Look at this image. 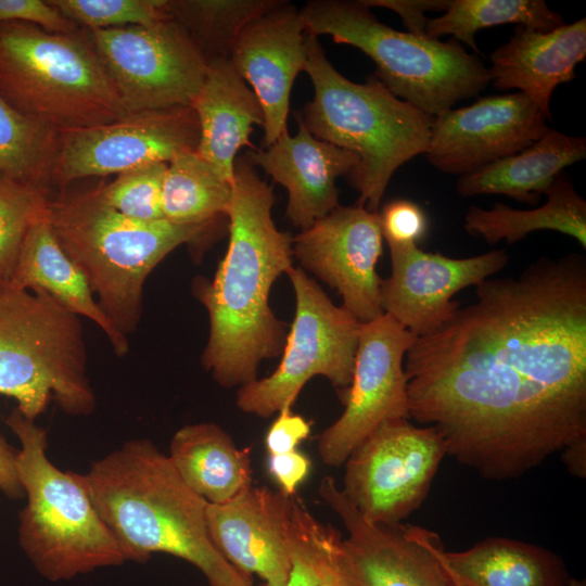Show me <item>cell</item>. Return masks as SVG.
Returning a JSON list of instances; mask_svg holds the SVG:
<instances>
[{"instance_id":"cell-33","label":"cell","mask_w":586,"mask_h":586,"mask_svg":"<svg viewBox=\"0 0 586 586\" xmlns=\"http://www.w3.org/2000/svg\"><path fill=\"white\" fill-rule=\"evenodd\" d=\"M342 537L337 528L322 523L293 499L292 570L285 586H351L341 564Z\"/></svg>"},{"instance_id":"cell-40","label":"cell","mask_w":586,"mask_h":586,"mask_svg":"<svg viewBox=\"0 0 586 586\" xmlns=\"http://www.w3.org/2000/svg\"><path fill=\"white\" fill-rule=\"evenodd\" d=\"M449 0H361L368 8H384L402 17L407 33L418 36H426V25L430 17L426 12H444Z\"/></svg>"},{"instance_id":"cell-1","label":"cell","mask_w":586,"mask_h":586,"mask_svg":"<svg viewBox=\"0 0 586 586\" xmlns=\"http://www.w3.org/2000/svg\"><path fill=\"white\" fill-rule=\"evenodd\" d=\"M409 417L489 481L586 442V258L540 257L486 279L404 358Z\"/></svg>"},{"instance_id":"cell-35","label":"cell","mask_w":586,"mask_h":586,"mask_svg":"<svg viewBox=\"0 0 586 586\" xmlns=\"http://www.w3.org/2000/svg\"><path fill=\"white\" fill-rule=\"evenodd\" d=\"M49 3L88 30L145 26L170 18L167 0H49Z\"/></svg>"},{"instance_id":"cell-22","label":"cell","mask_w":586,"mask_h":586,"mask_svg":"<svg viewBox=\"0 0 586 586\" xmlns=\"http://www.w3.org/2000/svg\"><path fill=\"white\" fill-rule=\"evenodd\" d=\"M585 58V17L551 30L518 26L511 38L491 53L488 74L495 89H517L550 114L553 91L575 78V67Z\"/></svg>"},{"instance_id":"cell-44","label":"cell","mask_w":586,"mask_h":586,"mask_svg":"<svg viewBox=\"0 0 586 586\" xmlns=\"http://www.w3.org/2000/svg\"><path fill=\"white\" fill-rule=\"evenodd\" d=\"M566 586H586V581L573 577L570 578Z\"/></svg>"},{"instance_id":"cell-10","label":"cell","mask_w":586,"mask_h":586,"mask_svg":"<svg viewBox=\"0 0 586 586\" xmlns=\"http://www.w3.org/2000/svg\"><path fill=\"white\" fill-rule=\"evenodd\" d=\"M286 275L295 294V315L281 360L271 374L237 392L238 408L260 418L293 407L316 375L328 379L341 400L353 378L361 322L336 306L302 268L292 267Z\"/></svg>"},{"instance_id":"cell-36","label":"cell","mask_w":586,"mask_h":586,"mask_svg":"<svg viewBox=\"0 0 586 586\" xmlns=\"http://www.w3.org/2000/svg\"><path fill=\"white\" fill-rule=\"evenodd\" d=\"M167 163H151L117 175L97 189L102 200L126 217L144 222L165 219L162 188Z\"/></svg>"},{"instance_id":"cell-16","label":"cell","mask_w":586,"mask_h":586,"mask_svg":"<svg viewBox=\"0 0 586 586\" xmlns=\"http://www.w3.org/2000/svg\"><path fill=\"white\" fill-rule=\"evenodd\" d=\"M383 240L379 212L340 205L293 237V258L305 272L335 289L342 306L367 323L384 314L382 279L375 270Z\"/></svg>"},{"instance_id":"cell-15","label":"cell","mask_w":586,"mask_h":586,"mask_svg":"<svg viewBox=\"0 0 586 586\" xmlns=\"http://www.w3.org/2000/svg\"><path fill=\"white\" fill-rule=\"evenodd\" d=\"M416 336L387 314L361 323L352 383L342 415L321 434L318 453L341 467L381 423L410 419L404 358Z\"/></svg>"},{"instance_id":"cell-19","label":"cell","mask_w":586,"mask_h":586,"mask_svg":"<svg viewBox=\"0 0 586 586\" xmlns=\"http://www.w3.org/2000/svg\"><path fill=\"white\" fill-rule=\"evenodd\" d=\"M293 497L266 487L243 488L222 504L206 506V525L217 551L264 586H285L292 570L290 527Z\"/></svg>"},{"instance_id":"cell-38","label":"cell","mask_w":586,"mask_h":586,"mask_svg":"<svg viewBox=\"0 0 586 586\" xmlns=\"http://www.w3.org/2000/svg\"><path fill=\"white\" fill-rule=\"evenodd\" d=\"M21 21L52 33L71 34L80 27L64 17L49 1L0 0V23Z\"/></svg>"},{"instance_id":"cell-11","label":"cell","mask_w":586,"mask_h":586,"mask_svg":"<svg viewBox=\"0 0 586 586\" xmlns=\"http://www.w3.org/2000/svg\"><path fill=\"white\" fill-rule=\"evenodd\" d=\"M446 456L433 426L386 420L346 459L342 491L368 521L400 523L422 505Z\"/></svg>"},{"instance_id":"cell-39","label":"cell","mask_w":586,"mask_h":586,"mask_svg":"<svg viewBox=\"0 0 586 586\" xmlns=\"http://www.w3.org/2000/svg\"><path fill=\"white\" fill-rule=\"evenodd\" d=\"M277 413L265 437L269 455L295 450L311 430V424L301 415L294 413L292 407H285Z\"/></svg>"},{"instance_id":"cell-43","label":"cell","mask_w":586,"mask_h":586,"mask_svg":"<svg viewBox=\"0 0 586 586\" xmlns=\"http://www.w3.org/2000/svg\"><path fill=\"white\" fill-rule=\"evenodd\" d=\"M561 460L569 473L578 479L586 476V442H577L560 453Z\"/></svg>"},{"instance_id":"cell-24","label":"cell","mask_w":586,"mask_h":586,"mask_svg":"<svg viewBox=\"0 0 586 586\" xmlns=\"http://www.w3.org/2000/svg\"><path fill=\"white\" fill-rule=\"evenodd\" d=\"M5 285L43 293L71 313L88 318L102 330L117 356L127 355L128 337L98 304L85 275L58 243L48 216L28 231Z\"/></svg>"},{"instance_id":"cell-18","label":"cell","mask_w":586,"mask_h":586,"mask_svg":"<svg viewBox=\"0 0 586 586\" xmlns=\"http://www.w3.org/2000/svg\"><path fill=\"white\" fill-rule=\"evenodd\" d=\"M387 245L392 270L381 281L382 309L416 337L450 318L460 306L453 300L457 292L499 272L510 258L505 250L451 258L415 243Z\"/></svg>"},{"instance_id":"cell-12","label":"cell","mask_w":586,"mask_h":586,"mask_svg":"<svg viewBox=\"0 0 586 586\" xmlns=\"http://www.w3.org/2000/svg\"><path fill=\"white\" fill-rule=\"evenodd\" d=\"M87 33L127 113L192 105L207 62L173 18Z\"/></svg>"},{"instance_id":"cell-21","label":"cell","mask_w":586,"mask_h":586,"mask_svg":"<svg viewBox=\"0 0 586 586\" xmlns=\"http://www.w3.org/2000/svg\"><path fill=\"white\" fill-rule=\"evenodd\" d=\"M296 122V135L291 136L286 129L271 144L250 151L245 157L286 189L285 216L304 230L340 206L335 181L346 177L358 160L314 137L298 115Z\"/></svg>"},{"instance_id":"cell-28","label":"cell","mask_w":586,"mask_h":586,"mask_svg":"<svg viewBox=\"0 0 586 586\" xmlns=\"http://www.w3.org/2000/svg\"><path fill=\"white\" fill-rule=\"evenodd\" d=\"M545 204L533 209H515L495 203L491 209L471 206L464 230L488 244H513L539 230H552L575 239L586 249V202L561 174L546 193Z\"/></svg>"},{"instance_id":"cell-3","label":"cell","mask_w":586,"mask_h":586,"mask_svg":"<svg viewBox=\"0 0 586 586\" xmlns=\"http://www.w3.org/2000/svg\"><path fill=\"white\" fill-rule=\"evenodd\" d=\"M79 476L127 561L142 563L163 552L196 566L208 586H256L214 547L207 501L151 441L125 442Z\"/></svg>"},{"instance_id":"cell-14","label":"cell","mask_w":586,"mask_h":586,"mask_svg":"<svg viewBox=\"0 0 586 586\" xmlns=\"http://www.w3.org/2000/svg\"><path fill=\"white\" fill-rule=\"evenodd\" d=\"M319 495L347 531L340 558L351 586H458L437 533L410 523L368 521L332 476L321 480Z\"/></svg>"},{"instance_id":"cell-7","label":"cell","mask_w":586,"mask_h":586,"mask_svg":"<svg viewBox=\"0 0 586 586\" xmlns=\"http://www.w3.org/2000/svg\"><path fill=\"white\" fill-rule=\"evenodd\" d=\"M300 14L308 34L365 53L374 77L395 97L435 117L489 84L488 67L455 39L442 41L394 29L361 0H310Z\"/></svg>"},{"instance_id":"cell-29","label":"cell","mask_w":586,"mask_h":586,"mask_svg":"<svg viewBox=\"0 0 586 586\" xmlns=\"http://www.w3.org/2000/svg\"><path fill=\"white\" fill-rule=\"evenodd\" d=\"M231 183L196 152L167 164L162 188L166 220L181 225H214L228 219Z\"/></svg>"},{"instance_id":"cell-2","label":"cell","mask_w":586,"mask_h":586,"mask_svg":"<svg viewBox=\"0 0 586 586\" xmlns=\"http://www.w3.org/2000/svg\"><path fill=\"white\" fill-rule=\"evenodd\" d=\"M272 188L245 155L234 162L229 242L213 280L198 277L193 293L209 317L202 365L224 387L257 379L265 359L281 356L285 324L269 306L275 281L293 267V238L272 219Z\"/></svg>"},{"instance_id":"cell-6","label":"cell","mask_w":586,"mask_h":586,"mask_svg":"<svg viewBox=\"0 0 586 586\" xmlns=\"http://www.w3.org/2000/svg\"><path fill=\"white\" fill-rule=\"evenodd\" d=\"M4 421L21 443L16 467L27 497L18 542L37 572L60 582L125 563L79 474L60 470L47 456V431L16 407Z\"/></svg>"},{"instance_id":"cell-9","label":"cell","mask_w":586,"mask_h":586,"mask_svg":"<svg viewBox=\"0 0 586 586\" xmlns=\"http://www.w3.org/2000/svg\"><path fill=\"white\" fill-rule=\"evenodd\" d=\"M0 394L36 420L51 402L69 416H89L97 399L87 374L80 317L50 296L0 289Z\"/></svg>"},{"instance_id":"cell-5","label":"cell","mask_w":586,"mask_h":586,"mask_svg":"<svg viewBox=\"0 0 586 586\" xmlns=\"http://www.w3.org/2000/svg\"><path fill=\"white\" fill-rule=\"evenodd\" d=\"M48 221L102 310L127 337L141 319L143 286L151 271L175 249L196 242L212 227L131 219L109 206L97 188L50 198Z\"/></svg>"},{"instance_id":"cell-20","label":"cell","mask_w":586,"mask_h":586,"mask_svg":"<svg viewBox=\"0 0 586 586\" xmlns=\"http://www.w3.org/2000/svg\"><path fill=\"white\" fill-rule=\"evenodd\" d=\"M307 30L300 10L280 2L240 33L230 62L254 91L264 112V146L284 130L296 76L307 64Z\"/></svg>"},{"instance_id":"cell-41","label":"cell","mask_w":586,"mask_h":586,"mask_svg":"<svg viewBox=\"0 0 586 586\" xmlns=\"http://www.w3.org/2000/svg\"><path fill=\"white\" fill-rule=\"evenodd\" d=\"M311 462L302 451L268 455V471L280 491L293 497L298 485L307 477Z\"/></svg>"},{"instance_id":"cell-13","label":"cell","mask_w":586,"mask_h":586,"mask_svg":"<svg viewBox=\"0 0 586 586\" xmlns=\"http://www.w3.org/2000/svg\"><path fill=\"white\" fill-rule=\"evenodd\" d=\"M199 141L200 125L192 105L139 111L107 124L61 131L53 186L119 175L151 163L168 164L196 152Z\"/></svg>"},{"instance_id":"cell-8","label":"cell","mask_w":586,"mask_h":586,"mask_svg":"<svg viewBox=\"0 0 586 586\" xmlns=\"http://www.w3.org/2000/svg\"><path fill=\"white\" fill-rule=\"evenodd\" d=\"M80 30L63 34L28 22L0 23V97L60 131L127 115L88 33Z\"/></svg>"},{"instance_id":"cell-30","label":"cell","mask_w":586,"mask_h":586,"mask_svg":"<svg viewBox=\"0 0 586 586\" xmlns=\"http://www.w3.org/2000/svg\"><path fill=\"white\" fill-rule=\"evenodd\" d=\"M61 131L21 113L0 97V174L49 191Z\"/></svg>"},{"instance_id":"cell-45","label":"cell","mask_w":586,"mask_h":586,"mask_svg":"<svg viewBox=\"0 0 586 586\" xmlns=\"http://www.w3.org/2000/svg\"><path fill=\"white\" fill-rule=\"evenodd\" d=\"M2 285H3V284H2L1 281H0V289L2 288Z\"/></svg>"},{"instance_id":"cell-34","label":"cell","mask_w":586,"mask_h":586,"mask_svg":"<svg viewBox=\"0 0 586 586\" xmlns=\"http://www.w3.org/2000/svg\"><path fill=\"white\" fill-rule=\"evenodd\" d=\"M49 191L0 174V281L13 273L22 244L38 221L47 218Z\"/></svg>"},{"instance_id":"cell-25","label":"cell","mask_w":586,"mask_h":586,"mask_svg":"<svg viewBox=\"0 0 586 586\" xmlns=\"http://www.w3.org/2000/svg\"><path fill=\"white\" fill-rule=\"evenodd\" d=\"M586 157V139L550 128L524 150L475 171L459 176L456 190L462 198L502 194L535 204L563 169Z\"/></svg>"},{"instance_id":"cell-37","label":"cell","mask_w":586,"mask_h":586,"mask_svg":"<svg viewBox=\"0 0 586 586\" xmlns=\"http://www.w3.org/2000/svg\"><path fill=\"white\" fill-rule=\"evenodd\" d=\"M383 239L387 243L411 244L421 240L428 230L422 208L409 200H395L379 212Z\"/></svg>"},{"instance_id":"cell-31","label":"cell","mask_w":586,"mask_h":586,"mask_svg":"<svg viewBox=\"0 0 586 586\" xmlns=\"http://www.w3.org/2000/svg\"><path fill=\"white\" fill-rule=\"evenodd\" d=\"M505 24L551 30L564 22L543 0H449L442 15L429 18L425 33L435 39L450 35L479 54L475 34Z\"/></svg>"},{"instance_id":"cell-4","label":"cell","mask_w":586,"mask_h":586,"mask_svg":"<svg viewBox=\"0 0 586 586\" xmlns=\"http://www.w3.org/2000/svg\"><path fill=\"white\" fill-rule=\"evenodd\" d=\"M306 35L305 72L314 98L298 115L319 140L357 156L346 178L358 191V205L379 212L394 173L428 148L434 117L392 94L374 76L359 84L328 60L318 39Z\"/></svg>"},{"instance_id":"cell-23","label":"cell","mask_w":586,"mask_h":586,"mask_svg":"<svg viewBox=\"0 0 586 586\" xmlns=\"http://www.w3.org/2000/svg\"><path fill=\"white\" fill-rule=\"evenodd\" d=\"M192 106L200 125L196 153L231 183L238 152L252 146L254 126H264L259 100L229 59L215 60L207 62Z\"/></svg>"},{"instance_id":"cell-27","label":"cell","mask_w":586,"mask_h":586,"mask_svg":"<svg viewBox=\"0 0 586 586\" xmlns=\"http://www.w3.org/2000/svg\"><path fill=\"white\" fill-rule=\"evenodd\" d=\"M458 586H566L563 560L538 545L488 537L461 551L445 552Z\"/></svg>"},{"instance_id":"cell-42","label":"cell","mask_w":586,"mask_h":586,"mask_svg":"<svg viewBox=\"0 0 586 586\" xmlns=\"http://www.w3.org/2000/svg\"><path fill=\"white\" fill-rule=\"evenodd\" d=\"M17 449L0 435V491L10 498L24 495L16 467Z\"/></svg>"},{"instance_id":"cell-32","label":"cell","mask_w":586,"mask_h":586,"mask_svg":"<svg viewBox=\"0 0 586 586\" xmlns=\"http://www.w3.org/2000/svg\"><path fill=\"white\" fill-rule=\"evenodd\" d=\"M280 0H167V11L206 62L227 60L242 29Z\"/></svg>"},{"instance_id":"cell-26","label":"cell","mask_w":586,"mask_h":586,"mask_svg":"<svg viewBox=\"0 0 586 586\" xmlns=\"http://www.w3.org/2000/svg\"><path fill=\"white\" fill-rule=\"evenodd\" d=\"M169 461L182 482L209 504H222L252 485L251 449L213 422L180 428L169 444Z\"/></svg>"},{"instance_id":"cell-17","label":"cell","mask_w":586,"mask_h":586,"mask_svg":"<svg viewBox=\"0 0 586 586\" xmlns=\"http://www.w3.org/2000/svg\"><path fill=\"white\" fill-rule=\"evenodd\" d=\"M551 115L522 92L479 98L434 117L423 153L437 170L462 176L532 145Z\"/></svg>"}]
</instances>
